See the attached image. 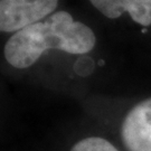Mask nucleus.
Returning a JSON list of instances; mask_svg holds the SVG:
<instances>
[{"mask_svg":"<svg viewBox=\"0 0 151 151\" xmlns=\"http://www.w3.org/2000/svg\"><path fill=\"white\" fill-rule=\"evenodd\" d=\"M141 32H142V34H146V32H148V29H147V28H142Z\"/></svg>","mask_w":151,"mask_h":151,"instance_id":"6","label":"nucleus"},{"mask_svg":"<svg viewBox=\"0 0 151 151\" xmlns=\"http://www.w3.org/2000/svg\"><path fill=\"white\" fill-rule=\"evenodd\" d=\"M102 15L115 19L129 12L130 17L141 26L151 25V0H90Z\"/></svg>","mask_w":151,"mask_h":151,"instance_id":"4","label":"nucleus"},{"mask_svg":"<svg viewBox=\"0 0 151 151\" xmlns=\"http://www.w3.org/2000/svg\"><path fill=\"white\" fill-rule=\"evenodd\" d=\"M70 151H119L108 140L100 137H88L76 142Z\"/></svg>","mask_w":151,"mask_h":151,"instance_id":"5","label":"nucleus"},{"mask_svg":"<svg viewBox=\"0 0 151 151\" xmlns=\"http://www.w3.org/2000/svg\"><path fill=\"white\" fill-rule=\"evenodd\" d=\"M58 0H1V32H18L50 15L57 8Z\"/></svg>","mask_w":151,"mask_h":151,"instance_id":"2","label":"nucleus"},{"mask_svg":"<svg viewBox=\"0 0 151 151\" xmlns=\"http://www.w3.org/2000/svg\"><path fill=\"white\" fill-rule=\"evenodd\" d=\"M90 27L75 22L67 11H57L44 20L16 32L6 44L5 58L16 68H27L47 49L85 54L95 45Z\"/></svg>","mask_w":151,"mask_h":151,"instance_id":"1","label":"nucleus"},{"mask_svg":"<svg viewBox=\"0 0 151 151\" xmlns=\"http://www.w3.org/2000/svg\"><path fill=\"white\" fill-rule=\"evenodd\" d=\"M128 151H151V97L131 109L121 127Z\"/></svg>","mask_w":151,"mask_h":151,"instance_id":"3","label":"nucleus"}]
</instances>
